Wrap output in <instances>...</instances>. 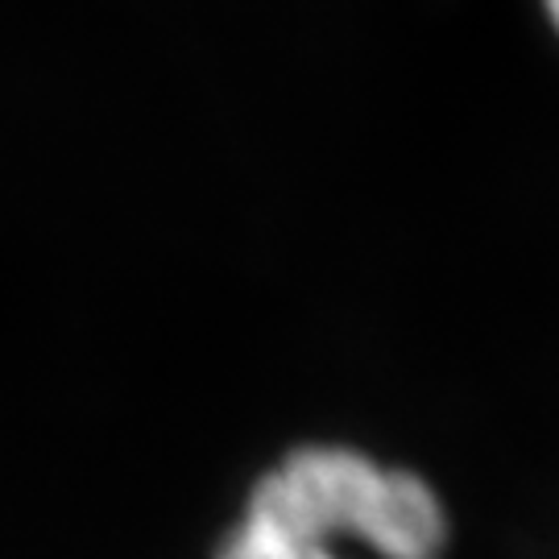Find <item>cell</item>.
Segmentation results:
<instances>
[{
    "label": "cell",
    "instance_id": "1",
    "mask_svg": "<svg viewBox=\"0 0 559 559\" xmlns=\"http://www.w3.org/2000/svg\"><path fill=\"white\" fill-rule=\"evenodd\" d=\"M440 559L448 514L423 477L353 448H299L253 485L216 559Z\"/></svg>",
    "mask_w": 559,
    "mask_h": 559
},
{
    "label": "cell",
    "instance_id": "2",
    "mask_svg": "<svg viewBox=\"0 0 559 559\" xmlns=\"http://www.w3.org/2000/svg\"><path fill=\"white\" fill-rule=\"evenodd\" d=\"M547 4V17L556 21V29H559V0H543Z\"/></svg>",
    "mask_w": 559,
    "mask_h": 559
}]
</instances>
